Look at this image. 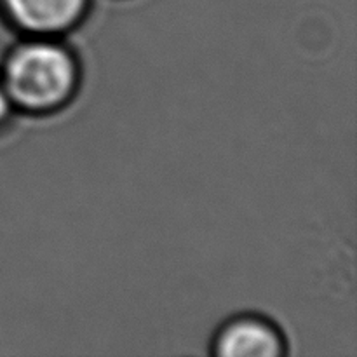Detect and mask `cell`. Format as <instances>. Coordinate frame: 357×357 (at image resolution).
<instances>
[{"label":"cell","instance_id":"cell-1","mask_svg":"<svg viewBox=\"0 0 357 357\" xmlns=\"http://www.w3.org/2000/svg\"><path fill=\"white\" fill-rule=\"evenodd\" d=\"M0 79L16 110L51 114L65 107L79 89L75 54L52 37H26L3 59Z\"/></svg>","mask_w":357,"mask_h":357},{"label":"cell","instance_id":"cell-2","mask_svg":"<svg viewBox=\"0 0 357 357\" xmlns=\"http://www.w3.org/2000/svg\"><path fill=\"white\" fill-rule=\"evenodd\" d=\"M89 0H0L7 23L26 37H59L82 21Z\"/></svg>","mask_w":357,"mask_h":357},{"label":"cell","instance_id":"cell-3","mask_svg":"<svg viewBox=\"0 0 357 357\" xmlns=\"http://www.w3.org/2000/svg\"><path fill=\"white\" fill-rule=\"evenodd\" d=\"M284 352L281 333L258 317L230 321L216 335L215 354L222 357H278Z\"/></svg>","mask_w":357,"mask_h":357},{"label":"cell","instance_id":"cell-4","mask_svg":"<svg viewBox=\"0 0 357 357\" xmlns=\"http://www.w3.org/2000/svg\"><path fill=\"white\" fill-rule=\"evenodd\" d=\"M14 110H16V108H14L13 100H10L6 86H3L2 79H0V129H3V126L9 122L10 115H13Z\"/></svg>","mask_w":357,"mask_h":357}]
</instances>
